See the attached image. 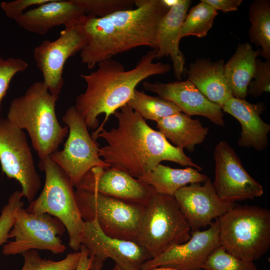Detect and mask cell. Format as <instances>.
I'll return each instance as SVG.
<instances>
[{
  "label": "cell",
  "mask_w": 270,
  "mask_h": 270,
  "mask_svg": "<svg viewBox=\"0 0 270 270\" xmlns=\"http://www.w3.org/2000/svg\"><path fill=\"white\" fill-rule=\"evenodd\" d=\"M142 86L146 90L172 102L186 114L204 116L216 125L224 126L222 108L207 99L187 80L168 83L144 81Z\"/></svg>",
  "instance_id": "cell-18"
},
{
  "label": "cell",
  "mask_w": 270,
  "mask_h": 270,
  "mask_svg": "<svg viewBox=\"0 0 270 270\" xmlns=\"http://www.w3.org/2000/svg\"><path fill=\"white\" fill-rule=\"evenodd\" d=\"M156 50H148L139 60L136 66L126 70L120 62L112 58L99 62L98 68L88 74H82L85 81V91L76 99L74 106L84 118L88 129H96L99 125L98 116L105 117L98 129L92 132L96 140L110 115L126 104L132 98L136 86L148 77L168 72L170 64L154 62Z\"/></svg>",
  "instance_id": "cell-3"
},
{
  "label": "cell",
  "mask_w": 270,
  "mask_h": 270,
  "mask_svg": "<svg viewBox=\"0 0 270 270\" xmlns=\"http://www.w3.org/2000/svg\"><path fill=\"white\" fill-rule=\"evenodd\" d=\"M50 0H15L11 2H2L0 6L10 18L15 21L20 18L28 8L38 6Z\"/></svg>",
  "instance_id": "cell-35"
},
{
  "label": "cell",
  "mask_w": 270,
  "mask_h": 270,
  "mask_svg": "<svg viewBox=\"0 0 270 270\" xmlns=\"http://www.w3.org/2000/svg\"><path fill=\"white\" fill-rule=\"evenodd\" d=\"M204 270H260L254 262L238 258L221 246L209 256L202 266Z\"/></svg>",
  "instance_id": "cell-31"
},
{
  "label": "cell",
  "mask_w": 270,
  "mask_h": 270,
  "mask_svg": "<svg viewBox=\"0 0 270 270\" xmlns=\"http://www.w3.org/2000/svg\"><path fill=\"white\" fill-rule=\"evenodd\" d=\"M92 259L91 270H101L104 266V262L94 258H92Z\"/></svg>",
  "instance_id": "cell-38"
},
{
  "label": "cell",
  "mask_w": 270,
  "mask_h": 270,
  "mask_svg": "<svg viewBox=\"0 0 270 270\" xmlns=\"http://www.w3.org/2000/svg\"><path fill=\"white\" fill-rule=\"evenodd\" d=\"M80 251V258L78 266L76 270H91L92 258L89 256L88 251L83 244H81Z\"/></svg>",
  "instance_id": "cell-37"
},
{
  "label": "cell",
  "mask_w": 270,
  "mask_h": 270,
  "mask_svg": "<svg viewBox=\"0 0 270 270\" xmlns=\"http://www.w3.org/2000/svg\"><path fill=\"white\" fill-rule=\"evenodd\" d=\"M28 66V62L20 58L4 60L0 56V114L2 102L11 80L16 74L25 71Z\"/></svg>",
  "instance_id": "cell-33"
},
{
  "label": "cell",
  "mask_w": 270,
  "mask_h": 270,
  "mask_svg": "<svg viewBox=\"0 0 270 270\" xmlns=\"http://www.w3.org/2000/svg\"><path fill=\"white\" fill-rule=\"evenodd\" d=\"M0 163L9 178L18 181L22 193L30 202L41 187L26 135L7 118H0Z\"/></svg>",
  "instance_id": "cell-11"
},
{
  "label": "cell",
  "mask_w": 270,
  "mask_h": 270,
  "mask_svg": "<svg viewBox=\"0 0 270 270\" xmlns=\"http://www.w3.org/2000/svg\"><path fill=\"white\" fill-rule=\"evenodd\" d=\"M23 195L21 191L16 190L10 196L8 202L2 208L0 216V246L8 242L9 233L16 220V212L24 207L21 200Z\"/></svg>",
  "instance_id": "cell-32"
},
{
  "label": "cell",
  "mask_w": 270,
  "mask_h": 270,
  "mask_svg": "<svg viewBox=\"0 0 270 270\" xmlns=\"http://www.w3.org/2000/svg\"><path fill=\"white\" fill-rule=\"evenodd\" d=\"M214 154L215 176L212 184L221 200L234 203L262 195V186L246 171L235 151L226 142H219Z\"/></svg>",
  "instance_id": "cell-13"
},
{
  "label": "cell",
  "mask_w": 270,
  "mask_h": 270,
  "mask_svg": "<svg viewBox=\"0 0 270 270\" xmlns=\"http://www.w3.org/2000/svg\"><path fill=\"white\" fill-rule=\"evenodd\" d=\"M261 50H254L249 42L239 44L234 54L224 64V76L233 97L245 99L256 70Z\"/></svg>",
  "instance_id": "cell-23"
},
{
  "label": "cell",
  "mask_w": 270,
  "mask_h": 270,
  "mask_svg": "<svg viewBox=\"0 0 270 270\" xmlns=\"http://www.w3.org/2000/svg\"><path fill=\"white\" fill-rule=\"evenodd\" d=\"M38 166L45 174L44 185L39 196L30 202L26 210L35 214H48L60 220L68 234L69 246L79 251L85 222L81 216L74 186L50 156L40 160Z\"/></svg>",
  "instance_id": "cell-7"
},
{
  "label": "cell",
  "mask_w": 270,
  "mask_h": 270,
  "mask_svg": "<svg viewBox=\"0 0 270 270\" xmlns=\"http://www.w3.org/2000/svg\"><path fill=\"white\" fill-rule=\"evenodd\" d=\"M264 108L262 102L253 104L245 99L234 97L228 100L222 106L224 112L235 118L242 126L240 136L238 142L240 146L253 148L258 151L268 146L270 125L260 116Z\"/></svg>",
  "instance_id": "cell-21"
},
{
  "label": "cell",
  "mask_w": 270,
  "mask_h": 270,
  "mask_svg": "<svg viewBox=\"0 0 270 270\" xmlns=\"http://www.w3.org/2000/svg\"><path fill=\"white\" fill-rule=\"evenodd\" d=\"M86 16L71 0H50L28 10L15 22L27 31L44 35L54 27L68 28L80 24Z\"/></svg>",
  "instance_id": "cell-19"
},
{
  "label": "cell",
  "mask_w": 270,
  "mask_h": 270,
  "mask_svg": "<svg viewBox=\"0 0 270 270\" xmlns=\"http://www.w3.org/2000/svg\"><path fill=\"white\" fill-rule=\"evenodd\" d=\"M75 195L84 222L96 219L106 235L136 242L144 204L81 189Z\"/></svg>",
  "instance_id": "cell-8"
},
{
  "label": "cell",
  "mask_w": 270,
  "mask_h": 270,
  "mask_svg": "<svg viewBox=\"0 0 270 270\" xmlns=\"http://www.w3.org/2000/svg\"><path fill=\"white\" fill-rule=\"evenodd\" d=\"M270 91V60L262 62L257 58L255 73L248 86L247 95L256 98Z\"/></svg>",
  "instance_id": "cell-34"
},
{
  "label": "cell",
  "mask_w": 270,
  "mask_h": 270,
  "mask_svg": "<svg viewBox=\"0 0 270 270\" xmlns=\"http://www.w3.org/2000/svg\"><path fill=\"white\" fill-rule=\"evenodd\" d=\"M220 244L241 260L254 262L270 247V210L258 206H237L216 219Z\"/></svg>",
  "instance_id": "cell-5"
},
{
  "label": "cell",
  "mask_w": 270,
  "mask_h": 270,
  "mask_svg": "<svg viewBox=\"0 0 270 270\" xmlns=\"http://www.w3.org/2000/svg\"><path fill=\"white\" fill-rule=\"evenodd\" d=\"M66 228L58 218L48 214L28 212L24 207L16 212V220L9 233L8 242L2 252L5 256L22 254L31 250H43L53 254L63 253L66 249L60 236Z\"/></svg>",
  "instance_id": "cell-10"
},
{
  "label": "cell",
  "mask_w": 270,
  "mask_h": 270,
  "mask_svg": "<svg viewBox=\"0 0 270 270\" xmlns=\"http://www.w3.org/2000/svg\"><path fill=\"white\" fill-rule=\"evenodd\" d=\"M58 98L49 92L43 81H38L10 104L6 118L16 126L26 130L40 160L56 151L68 133V126H62L56 116Z\"/></svg>",
  "instance_id": "cell-4"
},
{
  "label": "cell",
  "mask_w": 270,
  "mask_h": 270,
  "mask_svg": "<svg viewBox=\"0 0 270 270\" xmlns=\"http://www.w3.org/2000/svg\"><path fill=\"white\" fill-rule=\"evenodd\" d=\"M250 26L248 36L251 43L260 46V56L270 60V2L255 0L250 6Z\"/></svg>",
  "instance_id": "cell-26"
},
{
  "label": "cell",
  "mask_w": 270,
  "mask_h": 270,
  "mask_svg": "<svg viewBox=\"0 0 270 270\" xmlns=\"http://www.w3.org/2000/svg\"><path fill=\"white\" fill-rule=\"evenodd\" d=\"M217 14V10L200 0L187 14L180 28V40L190 36L198 38L206 36Z\"/></svg>",
  "instance_id": "cell-28"
},
{
  "label": "cell",
  "mask_w": 270,
  "mask_h": 270,
  "mask_svg": "<svg viewBox=\"0 0 270 270\" xmlns=\"http://www.w3.org/2000/svg\"><path fill=\"white\" fill-rule=\"evenodd\" d=\"M158 131L176 147L192 152L196 145L204 140L208 128L198 119L180 112L156 122Z\"/></svg>",
  "instance_id": "cell-24"
},
{
  "label": "cell",
  "mask_w": 270,
  "mask_h": 270,
  "mask_svg": "<svg viewBox=\"0 0 270 270\" xmlns=\"http://www.w3.org/2000/svg\"><path fill=\"white\" fill-rule=\"evenodd\" d=\"M202 183L187 185L174 195L191 232L210 226L213 220L235 206L234 203L225 202L218 197L208 178Z\"/></svg>",
  "instance_id": "cell-17"
},
{
  "label": "cell",
  "mask_w": 270,
  "mask_h": 270,
  "mask_svg": "<svg viewBox=\"0 0 270 270\" xmlns=\"http://www.w3.org/2000/svg\"><path fill=\"white\" fill-rule=\"evenodd\" d=\"M216 10L224 12L237 10L242 0H202Z\"/></svg>",
  "instance_id": "cell-36"
},
{
  "label": "cell",
  "mask_w": 270,
  "mask_h": 270,
  "mask_svg": "<svg viewBox=\"0 0 270 270\" xmlns=\"http://www.w3.org/2000/svg\"><path fill=\"white\" fill-rule=\"evenodd\" d=\"M81 244L89 256L103 262L111 258L122 270H140L143 264L152 258L136 242L106 235L96 219L84 222Z\"/></svg>",
  "instance_id": "cell-15"
},
{
  "label": "cell",
  "mask_w": 270,
  "mask_h": 270,
  "mask_svg": "<svg viewBox=\"0 0 270 270\" xmlns=\"http://www.w3.org/2000/svg\"><path fill=\"white\" fill-rule=\"evenodd\" d=\"M190 232L174 196L156 193L144 206L136 242L152 258L188 241Z\"/></svg>",
  "instance_id": "cell-6"
},
{
  "label": "cell",
  "mask_w": 270,
  "mask_h": 270,
  "mask_svg": "<svg viewBox=\"0 0 270 270\" xmlns=\"http://www.w3.org/2000/svg\"><path fill=\"white\" fill-rule=\"evenodd\" d=\"M144 119L156 122L167 116L182 112L172 102L159 96H150L144 91L135 90L126 104Z\"/></svg>",
  "instance_id": "cell-27"
},
{
  "label": "cell",
  "mask_w": 270,
  "mask_h": 270,
  "mask_svg": "<svg viewBox=\"0 0 270 270\" xmlns=\"http://www.w3.org/2000/svg\"><path fill=\"white\" fill-rule=\"evenodd\" d=\"M186 242L174 246L158 256L146 261L140 270L167 267L176 270H201L209 256L220 246L218 221L206 230L190 232Z\"/></svg>",
  "instance_id": "cell-14"
},
{
  "label": "cell",
  "mask_w": 270,
  "mask_h": 270,
  "mask_svg": "<svg viewBox=\"0 0 270 270\" xmlns=\"http://www.w3.org/2000/svg\"><path fill=\"white\" fill-rule=\"evenodd\" d=\"M112 270H122L118 266L116 265L114 266ZM148 270H176L172 268H167V267H158L155 268Z\"/></svg>",
  "instance_id": "cell-39"
},
{
  "label": "cell",
  "mask_w": 270,
  "mask_h": 270,
  "mask_svg": "<svg viewBox=\"0 0 270 270\" xmlns=\"http://www.w3.org/2000/svg\"><path fill=\"white\" fill-rule=\"evenodd\" d=\"M190 0H176L163 17L156 34V59L170 57L175 77L180 80L185 71V58L180 49V32L192 4Z\"/></svg>",
  "instance_id": "cell-20"
},
{
  "label": "cell",
  "mask_w": 270,
  "mask_h": 270,
  "mask_svg": "<svg viewBox=\"0 0 270 270\" xmlns=\"http://www.w3.org/2000/svg\"><path fill=\"white\" fill-rule=\"evenodd\" d=\"M135 6L102 18L86 16L80 24L86 44L80 57L88 68L137 47L156 50L158 28L170 8L164 0H136Z\"/></svg>",
  "instance_id": "cell-2"
},
{
  "label": "cell",
  "mask_w": 270,
  "mask_h": 270,
  "mask_svg": "<svg viewBox=\"0 0 270 270\" xmlns=\"http://www.w3.org/2000/svg\"><path fill=\"white\" fill-rule=\"evenodd\" d=\"M76 188L141 204H145L156 193L152 186L124 170L112 167L91 168Z\"/></svg>",
  "instance_id": "cell-16"
},
{
  "label": "cell",
  "mask_w": 270,
  "mask_h": 270,
  "mask_svg": "<svg viewBox=\"0 0 270 270\" xmlns=\"http://www.w3.org/2000/svg\"><path fill=\"white\" fill-rule=\"evenodd\" d=\"M208 178L192 167L174 168L160 164L138 179L152 186L156 193L174 196L182 188L191 184L203 182Z\"/></svg>",
  "instance_id": "cell-25"
},
{
  "label": "cell",
  "mask_w": 270,
  "mask_h": 270,
  "mask_svg": "<svg viewBox=\"0 0 270 270\" xmlns=\"http://www.w3.org/2000/svg\"><path fill=\"white\" fill-rule=\"evenodd\" d=\"M224 61L200 58L185 70L187 80L192 83L210 101L221 108L233 97L224 72Z\"/></svg>",
  "instance_id": "cell-22"
},
{
  "label": "cell",
  "mask_w": 270,
  "mask_h": 270,
  "mask_svg": "<svg viewBox=\"0 0 270 270\" xmlns=\"http://www.w3.org/2000/svg\"><path fill=\"white\" fill-rule=\"evenodd\" d=\"M86 16L98 18L134 8L136 0H71Z\"/></svg>",
  "instance_id": "cell-30"
},
{
  "label": "cell",
  "mask_w": 270,
  "mask_h": 270,
  "mask_svg": "<svg viewBox=\"0 0 270 270\" xmlns=\"http://www.w3.org/2000/svg\"><path fill=\"white\" fill-rule=\"evenodd\" d=\"M22 254L24 263L21 270H76L80 258V250L70 253L58 261L43 258L36 250L26 251Z\"/></svg>",
  "instance_id": "cell-29"
},
{
  "label": "cell",
  "mask_w": 270,
  "mask_h": 270,
  "mask_svg": "<svg viewBox=\"0 0 270 270\" xmlns=\"http://www.w3.org/2000/svg\"><path fill=\"white\" fill-rule=\"evenodd\" d=\"M62 120L68 128L67 140L62 150H57L50 156L76 187L91 168L110 166L100 156L98 144L90 134L84 118L74 106L67 110Z\"/></svg>",
  "instance_id": "cell-9"
},
{
  "label": "cell",
  "mask_w": 270,
  "mask_h": 270,
  "mask_svg": "<svg viewBox=\"0 0 270 270\" xmlns=\"http://www.w3.org/2000/svg\"><path fill=\"white\" fill-rule=\"evenodd\" d=\"M86 38L80 24L64 28L58 38L45 40L36 47L34 56L49 92L58 96L64 84L63 70L68 59L80 52Z\"/></svg>",
  "instance_id": "cell-12"
},
{
  "label": "cell",
  "mask_w": 270,
  "mask_h": 270,
  "mask_svg": "<svg viewBox=\"0 0 270 270\" xmlns=\"http://www.w3.org/2000/svg\"><path fill=\"white\" fill-rule=\"evenodd\" d=\"M113 114L118 120L117 126L110 130L103 128L98 134V138L108 144L100 148L99 156L110 167L136 178L146 175L164 160L202 170L184 150L170 144L127 104Z\"/></svg>",
  "instance_id": "cell-1"
}]
</instances>
